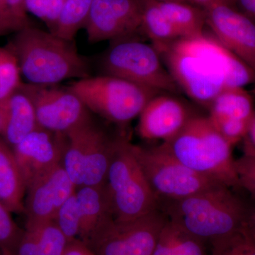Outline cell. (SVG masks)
I'll list each match as a JSON object with an SVG mask.
<instances>
[{"instance_id":"cell-1","label":"cell","mask_w":255,"mask_h":255,"mask_svg":"<svg viewBox=\"0 0 255 255\" xmlns=\"http://www.w3.org/2000/svg\"><path fill=\"white\" fill-rule=\"evenodd\" d=\"M160 55L179 89L207 107L225 89L255 81L246 63L205 33L179 38Z\"/></svg>"},{"instance_id":"cell-2","label":"cell","mask_w":255,"mask_h":255,"mask_svg":"<svg viewBox=\"0 0 255 255\" xmlns=\"http://www.w3.org/2000/svg\"><path fill=\"white\" fill-rule=\"evenodd\" d=\"M158 208L168 221L211 246L243 231L251 214L232 188L226 185L162 201Z\"/></svg>"},{"instance_id":"cell-3","label":"cell","mask_w":255,"mask_h":255,"mask_svg":"<svg viewBox=\"0 0 255 255\" xmlns=\"http://www.w3.org/2000/svg\"><path fill=\"white\" fill-rule=\"evenodd\" d=\"M17 58L26 83L55 85L69 79L88 78L90 65L73 41L28 26L17 32L7 45Z\"/></svg>"},{"instance_id":"cell-4","label":"cell","mask_w":255,"mask_h":255,"mask_svg":"<svg viewBox=\"0 0 255 255\" xmlns=\"http://www.w3.org/2000/svg\"><path fill=\"white\" fill-rule=\"evenodd\" d=\"M196 173L231 188H240L233 146L220 134L209 117H195L177 135L159 145Z\"/></svg>"},{"instance_id":"cell-5","label":"cell","mask_w":255,"mask_h":255,"mask_svg":"<svg viewBox=\"0 0 255 255\" xmlns=\"http://www.w3.org/2000/svg\"><path fill=\"white\" fill-rule=\"evenodd\" d=\"M68 88L90 112L118 125H125L139 117L147 102L162 93L108 75L80 79Z\"/></svg>"},{"instance_id":"cell-6","label":"cell","mask_w":255,"mask_h":255,"mask_svg":"<svg viewBox=\"0 0 255 255\" xmlns=\"http://www.w3.org/2000/svg\"><path fill=\"white\" fill-rule=\"evenodd\" d=\"M105 187L115 221H131L158 209V201L132 152L131 142L125 137L114 153Z\"/></svg>"},{"instance_id":"cell-7","label":"cell","mask_w":255,"mask_h":255,"mask_svg":"<svg viewBox=\"0 0 255 255\" xmlns=\"http://www.w3.org/2000/svg\"><path fill=\"white\" fill-rule=\"evenodd\" d=\"M103 75H112L160 92L179 89L152 45L131 38L112 41L100 60Z\"/></svg>"},{"instance_id":"cell-8","label":"cell","mask_w":255,"mask_h":255,"mask_svg":"<svg viewBox=\"0 0 255 255\" xmlns=\"http://www.w3.org/2000/svg\"><path fill=\"white\" fill-rule=\"evenodd\" d=\"M131 148L158 204L224 185L188 168L159 145L146 147L131 143Z\"/></svg>"},{"instance_id":"cell-9","label":"cell","mask_w":255,"mask_h":255,"mask_svg":"<svg viewBox=\"0 0 255 255\" xmlns=\"http://www.w3.org/2000/svg\"><path fill=\"white\" fill-rule=\"evenodd\" d=\"M167 219L160 209L128 221L112 220L85 243L95 255H152Z\"/></svg>"},{"instance_id":"cell-10","label":"cell","mask_w":255,"mask_h":255,"mask_svg":"<svg viewBox=\"0 0 255 255\" xmlns=\"http://www.w3.org/2000/svg\"><path fill=\"white\" fill-rule=\"evenodd\" d=\"M36 111L38 126L50 131L68 134L90 118V112L74 92L55 85L22 84Z\"/></svg>"},{"instance_id":"cell-11","label":"cell","mask_w":255,"mask_h":255,"mask_svg":"<svg viewBox=\"0 0 255 255\" xmlns=\"http://www.w3.org/2000/svg\"><path fill=\"white\" fill-rule=\"evenodd\" d=\"M140 24L139 0H93L84 28L95 43L132 38Z\"/></svg>"},{"instance_id":"cell-12","label":"cell","mask_w":255,"mask_h":255,"mask_svg":"<svg viewBox=\"0 0 255 255\" xmlns=\"http://www.w3.org/2000/svg\"><path fill=\"white\" fill-rule=\"evenodd\" d=\"M206 25L215 38L255 74V21L232 4L219 3L204 8Z\"/></svg>"},{"instance_id":"cell-13","label":"cell","mask_w":255,"mask_h":255,"mask_svg":"<svg viewBox=\"0 0 255 255\" xmlns=\"http://www.w3.org/2000/svg\"><path fill=\"white\" fill-rule=\"evenodd\" d=\"M75 190L62 163L36 179L26 189V228L54 221L58 210Z\"/></svg>"},{"instance_id":"cell-14","label":"cell","mask_w":255,"mask_h":255,"mask_svg":"<svg viewBox=\"0 0 255 255\" xmlns=\"http://www.w3.org/2000/svg\"><path fill=\"white\" fill-rule=\"evenodd\" d=\"M67 136L38 127L12 147L26 184L62 163Z\"/></svg>"},{"instance_id":"cell-15","label":"cell","mask_w":255,"mask_h":255,"mask_svg":"<svg viewBox=\"0 0 255 255\" xmlns=\"http://www.w3.org/2000/svg\"><path fill=\"white\" fill-rule=\"evenodd\" d=\"M184 102L160 93L152 97L139 115L137 131L144 140L167 141L177 135L193 117Z\"/></svg>"},{"instance_id":"cell-16","label":"cell","mask_w":255,"mask_h":255,"mask_svg":"<svg viewBox=\"0 0 255 255\" xmlns=\"http://www.w3.org/2000/svg\"><path fill=\"white\" fill-rule=\"evenodd\" d=\"M1 105L2 124L0 136L12 148L39 127L36 111L22 85Z\"/></svg>"},{"instance_id":"cell-17","label":"cell","mask_w":255,"mask_h":255,"mask_svg":"<svg viewBox=\"0 0 255 255\" xmlns=\"http://www.w3.org/2000/svg\"><path fill=\"white\" fill-rule=\"evenodd\" d=\"M124 137L111 135L94 122L85 155L82 186L105 185L114 153Z\"/></svg>"},{"instance_id":"cell-18","label":"cell","mask_w":255,"mask_h":255,"mask_svg":"<svg viewBox=\"0 0 255 255\" xmlns=\"http://www.w3.org/2000/svg\"><path fill=\"white\" fill-rule=\"evenodd\" d=\"M75 193L81 216L79 239L85 243L92 235L114 220V217L105 184L81 186L76 188Z\"/></svg>"},{"instance_id":"cell-19","label":"cell","mask_w":255,"mask_h":255,"mask_svg":"<svg viewBox=\"0 0 255 255\" xmlns=\"http://www.w3.org/2000/svg\"><path fill=\"white\" fill-rule=\"evenodd\" d=\"M26 184L12 148L0 136V201L14 214L24 210Z\"/></svg>"},{"instance_id":"cell-20","label":"cell","mask_w":255,"mask_h":255,"mask_svg":"<svg viewBox=\"0 0 255 255\" xmlns=\"http://www.w3.org/2000/svg\"><path fill=\"white\" fill-rule=\"evenodd\" d=\"M140 31L150 38L159 54L174 41L182 38L179 32L162 12L155 0H139Z\"/></svg>"},{"instance_id":"cell-21","label":"cell","mask_w":255,"mask_h":255,"mask_svg":"<svg viewBox=\"0 0 255 255\" xmlns=\"http://www.w3.org/2000/svg\"><path fill=\"white\" fill-rule=\"evenodd\" d=\"M209 118L211 121L223 119L255 121L253 97L243 87L225 89L210 105Z\"/></svg>"},{"instance_id":"cell-22","label":"cell","mask_w":255,"mask_h":255,"mask_svg":"<svg viewBox=\"0 0 255 255\" xmlns=\"http://www.w3.org/2000/svg\"><path fill=\"white\" fill-rule=\"evenodd\" d=\"M95 121L90 118L66 134L67 141L62 164L75 187L83 184L85 155Z\"/></svg>"},{"instance_id":"cell-23","label":"cell","mask_w":255,"mask_h":255,"mask_svg":"<svg viewBox=\"0 0 255 255\" xmlns=\"http://www.w3.org/2000/svg\"><path fill=\"white\" fill-rule=\"evenodd\" d=\"M157 3L182 38L204 34L206 24L204 8L179 1H157Z\"/></svg>"},{"instance_id":"cell-24","label":"cell","mask_w":255,"mask_h":255,"mask_svg":"<svg viewBox=\"0 0 255 255\" xmlns=\"http://www.w3.org/2000/svg\"><path fill=\"white\" fill-rule=\"evenodd\" d=\"M206 244L167 220L152 255H209Z\"/></svg>"},{"instance_id":"cell-25","label":"cell","mask_w":255,"mask_h":255,"mask_svg":"<svg viewBox=\"0 0 255 255\" xmlns=\"http://www.w3.org/2000/svg\"><path fill=\"white\" fill-rule=\"evenodd\" d=\"M93 0H65L53 34L73 41L80 28L85 27Z\"/></svg>"},{"instance_id":"cell-26","label":"cell","mask_w":255,"mask_h":255,"mask_svg":"<svg viewBox=\"0 0 255 255\" xmlns=\"http://www.w3.org/2000/svg\"><path fill=\"white\" fill-rule=\"evenodd\" d=\"M17 58L7 46L0 47V105L22 85Z\"/></svg>"},{"instance_id":"cell-27","label":"cell","mask_w":255,"mask_h":255,"mask_svg":"<svg viewBox=\"0 0 255 255\" xmlns=\"http://www.w3.org/2000/svg\"><path fill=\"white\" fill-rule=\"evenodd\" d=\"M75 191L62 204L54 219L69 242L79 239L81 231V216Z\"/></svg>"},{"instance_id":"cell-28","label":"cell","mask_w":255,"mask_h":255,"mask_svg":"<svg viewBox=\"0 0 255 255\" xmlns=\"http://www.w3.org/2000/svg\"><path fill=\"white\" fill-rule=\"evenodd\" d=\"M25 228H34L36 231L38 255H63L69 241L54 221Z\"/></svg>"},{"instance_id":"cell-29","label":"cell","mask_w":255,"mask_h":255,"mask_svg":"<svg viewBox=\"0 0 255 255\" xmlns=\"http://www.w3.org/2000/svg\"><path fill=\"white\" fill-rule=\"evenodd\" d=\"M11 214L0 201V253L2 255H14L24 231L15 223Z\"/></svg>"},{"instance_id":"cell-30","label":"cell","mask_w":255,"mask_h":255,"mask_svg":"<svg viewBox=\"0 0 255 255\" xmlns=\"http://www.w3.org/2000/svg\"><path fill=\"white\" fill-rule=\"evenodd\" d=\"M210 255H255V236L246 231L211 246Z\"/></svg>"},{"instance_id":"cell-31","label":"cell","mask_w":255,"mask_h":255,"mask_svg":"<svg viewBox=\"0 0 255 255\" xmlns=\"http://www.w3.org/2000/svg\"><path fill=\"white\" fill-rule=\"evenodd\" d=\"M235 167L239 187L255 197V146L251 140H246L243 155L235 159Z\"/></svg>"},{"instance_id":"cell-32","label":"cell","mask_w":255,"mask_h":255,"mask_svg":"<svg viewBox=\"0 0 255 255\" xmlns=\"http://www.w3.org/2000/svg\"><path fill=\"white\" fill-rule=\"evenodd\" d=\"M211 122L225 140L233 147L250 133L255 122L238 119L211 120Z\"/></svg>"},{"instance_id":"cell-33","label":"cell","mask_w":255,"mask_h":255,"mask_svg":"<svg viewBox=\"0 0 255 255\" xmlns=\"http://www.w3.org/2000/svg\"><path fill=\"white\" fill-rule=\"evenodd\" d=\"M13 32L30 26L25 0H4Z\"/></svg>"},{"instance_id":"cell-34","label":"cell","mask_w":255,"mask_h":255,"mask_svg":"<svg viewBox=\"0 0 255 255\" xmlns=\"http://www.w3.org/2000/svg\"><path fill=\"white\" fill-rule=\"evenodd\" d=\"M65 0H46V23L50 33H53L58 22Z\"/></svg>"},{"instance_id":"cell-35","label":"cell","mask_w":255,"mask_h":255,"mask_svg":"<svg viewBox=\"0 0 255 255\" xmlns=\"http://www.w3.org/2000/svg\"><path fill=\"white\" fill-rule=\"evenodd\" d=\"M27 12L34 15L44 22L46 20V0H25Z\"/></svg>"},{"instance_id":"cell-36","label":"cell","mask_w":255,"mask_h":255,"mask_svg":"<svg viewBox=\"0 0 255 255\" xmlns=\"http://www.w3.org/2000/svg\"><path fill=\"white\" fill-rule=\"evenodd\" d=\"M63 255H95L90 248L82 241L76 239L70 241Z\"/></svg>"},{"instance_id":"cell-37","label":"cell","mask_w":255,"mask_h":255,"mask_svg":"<svg viewBox=\"0 0 255 255\" xmlns=\"http://www.w3.org/2000/svg\"><path fill=\"white\" fill-rule=\"evenodd\" d=\"M13 32L4 0H0V36Z\"/></svg>"},{"instance_id":"cell-38","label":"cell","mask_w":255,"mask_h":255,"mask_svg":"<svg viewBox=\"0 0 255 255\" xmlns=\"http://www.w3.org/2000/svg\"><path fill=\"white\" fill-rule=\"evenodd\" d=\"M243 12L255 21V0H236Z\"/></svg>"},{"instance_id":"cell-39","label":"cell","mask_w":255,"mask_h":255,"mask_svg":"<svg viewBox=\"0 0 255 255\" xmlns=\"http://www.w3.org/2000/svg\"><path fill=\"white\" fill-rule=\"evenodd\" d=\"M187 2L201 8H206L207 6L219 3H226V4H236V0H187Z\"/></svg>"},{"instance_id":"cell-40","label":"cell","mask_w":255,"mask_h":255,"mask_svg":"<svg viewBox=\"0 0 255 255\" xmlns=\"http://www.w3.org/2000/svg\"><path fill=\"white\" fill-rule=\"evenodd\" d=\"M246 230L248 233L255 236V211L251 212L248 222H247Z\"/></svg>"},{"instance_id":"cell-41","label":"cell","mask_w":255,"mask_h":255,"mask_svg":"<svg viewBox=\"0 0 255 255\" xmlns=\"http://www.w3.org/2000/svg\"><path fill=\"white\" fill-rule=\"evenodd\" d=\"M249 134L251 135V138H250V140H251L252 143L255 146V121Z\"/></svg>"},{"instance_id":"cell-42","label":"cell","mask_w":255,"mask_h":255,"mask_svg":"<svg viewBox=\"0 0 255 255\" xmlns=\"http://www.w3.org/2000/svg\"><path fill=\"white\" fill-rule=\"evenodd\" d=\"M156 1H179V2H187V0H156Z\"/></svg>"},{"instance_id":"cell-43","label":"cell","mask_w":255,"mask_h":255,"mask_svg":"<svg viewBox=\"0 0 255 255\" xmlns=\"http://www.w3.org/2000/svg\"><path fill=\"white\" fill-rule=\"evenodd\" d=\"M1 124H2V109H1V105H0V130L1 128Z\"/></svg>"},{"instance_id":"cell-44","label":"cell","mask_w":255,"mask_h":255,"mask_svg":"<svg viewBox=\"0 0 255 255\" xmlns=\"http://www.w3.org/2000/svg\"><path fill=\"white\" fill-rule=\"evenodd\" d=\"M0 255H1V253H0Z\"/></svg>"}]
</instances>
